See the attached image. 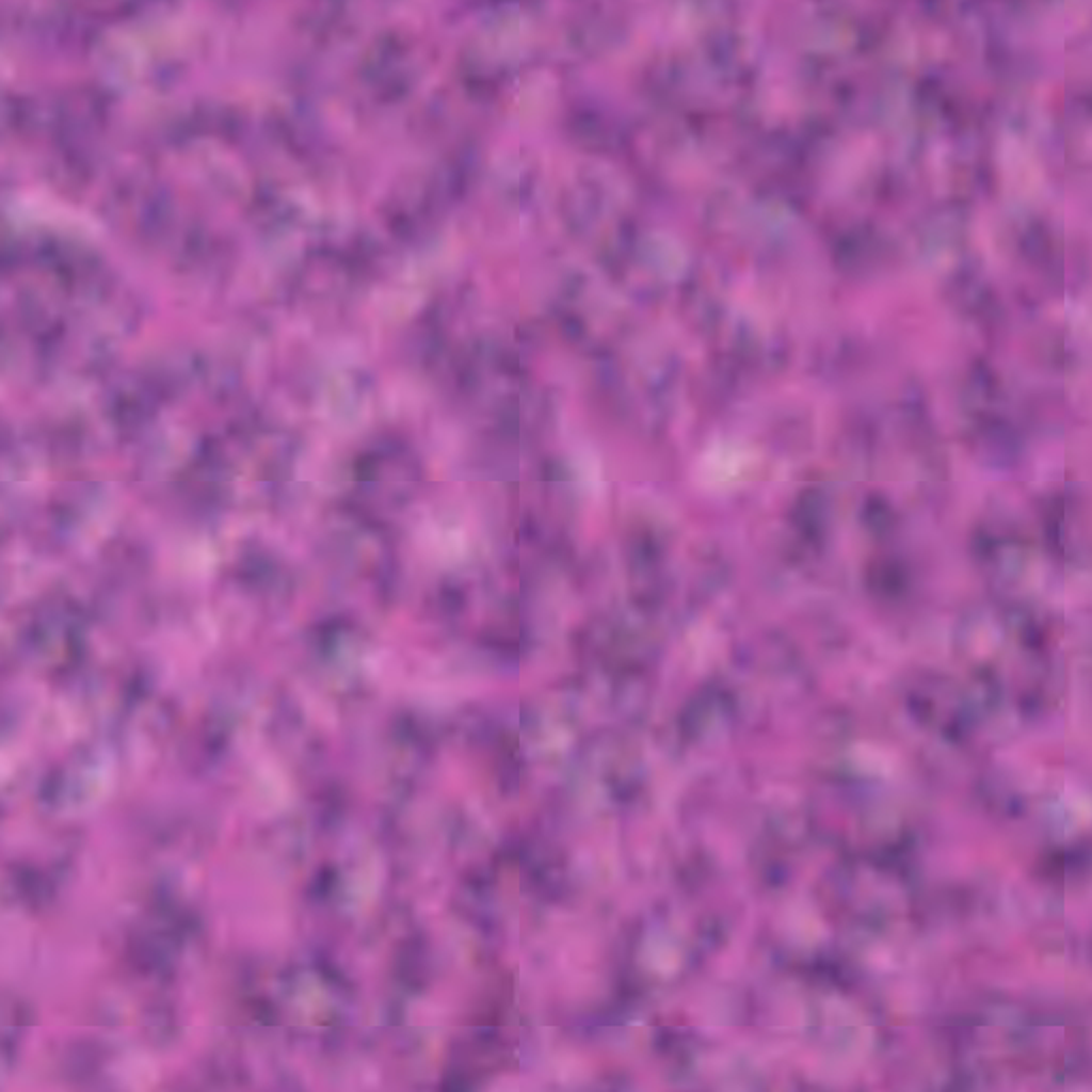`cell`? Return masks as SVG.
<instances>
[{"label":"cell","instance_id":"cell-1","mask_svg":"<svg viewBox=\"0 0 1092 1092\" xmlns=\"http://www.w3.org/2000/svg\"><path fill=\"white\" fill-rule=\"evenodd\" d=\"M958 657L987 682L1005 690L1033 682L1048 670L1045 625L1030 604L996 597L969 607L954 632ZM1013 687V688H1014Z\"/></svg>","mask_w":1092,"mask_h":1092},{"label":"cell","instance_id":"cell-2","mask_svg":"<svg viewBox=\"0 0 1092 1092\" xmlns=\"http://www.w3.org/2000/svg\"><path fill=\"white\" fill-rule=\"evenodd\" d=\"M415 478L408 457L363 459L350 475L346 510L362 525L382 528L410 505Z\"/></svg>","mask_w":1092,"mask_h":1092}]
</instances>
